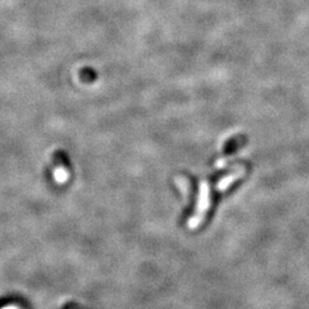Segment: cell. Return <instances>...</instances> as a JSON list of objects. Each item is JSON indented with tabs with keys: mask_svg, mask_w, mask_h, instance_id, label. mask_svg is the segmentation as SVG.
Returning a JSON list of instances; mask_svg holds the SVG:
<instances>
[{
	"mask_svg": "<svg viewBox=\"0 0 309 309\" xmlns=\"http://www.w3.org/2000/svg\"><path fill=\"white\" fill-rule=\"evenodd\" d=\"M53 175H54V179L57 183H64L68 181V179H69V173L62 166L56 167L54 172H53Z\"/></svg>",
	"mask_w": 309,
	"mask_h": 309,
	"instance_id": "1",
	"label": "cell"
},
{
	"mask_svg": "<svg viewBox=\"0 0 309 309\" xmlns=\"http://www.w3.org/2000/svg\"><path fill=\"white\" fill-rule=\"evenodd\" d=\"M3 309H18V308L15 306H8V307H4Z\"/></svg>",
	"mask_w": 309,
	"mask_h": 309,
	"instance_id": "2",
	"label": "cell"
}]
</instances>
